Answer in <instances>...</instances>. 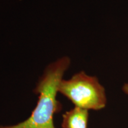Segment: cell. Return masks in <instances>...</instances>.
Instances as JSON below:
<instances>
[{
    "mask_svg": "<svg viewBox=\"0 0 128 128\" xmlns=\"http://www.w3.org/2000/svg\"><path fill=\"white\" fill-rule=\"evenodd\" d=\"M88 110L74 108L62 114L61 128H87Z\"/></svg>",
    "mask_w": 128,
    "mask_h": 128,
    "instance_id": "3957f363",
    "label": "cell"
},
{
    "mask_svg": "<svg viewBox=\"0 0 128 128\" xmlns=\"http://www.w3.org/2000/svg\"><path fill=\"white\" fill-rule=\"evenodd\" d=\"M58 92L70 100L74 107L87 110H100L107 104L104 87L95 76L84 71L74 74L68 80L62 79Z\"/></svg>",
    "mask_w": 128,
    "mask_h": 128,
    "instance_id": "7a4b0ae2",
    "label": "cell"
},
{
    "mask_svg": "<svg viewBox=\"0 0 128 128\" xmlns=\"http://www.w3.org/2000/svg\"><path fill=\"white\" fill-rule=\"evenodd\" d=\"M122 91L124 94L128 96V83L124 84L122 87Z\"/></svg>",
    "mask_w": 128,
    "mask_h": 128,
    "instance_id": "277c9868",
    "label": "cell"
},
{
    "mask_svg": "<svg viewBox=\"0 0 128 128\" xmlns=\"http://www.w3.org/2000/svg\"><path fill=\"white\" fill-rule=\"evenodd\" d=\"M70 64L69 57L64 56L48 65L33 91L39 97L30 116L16 124L0 125V128H56L54 116L62 110L61 103L56 98L59 84Z\"/></svg>",
    "mask_w": 128,
    "mask_h": 128,
    "instance_id": "6da1fadb",
    "label": "cell"
}]
</instances>
